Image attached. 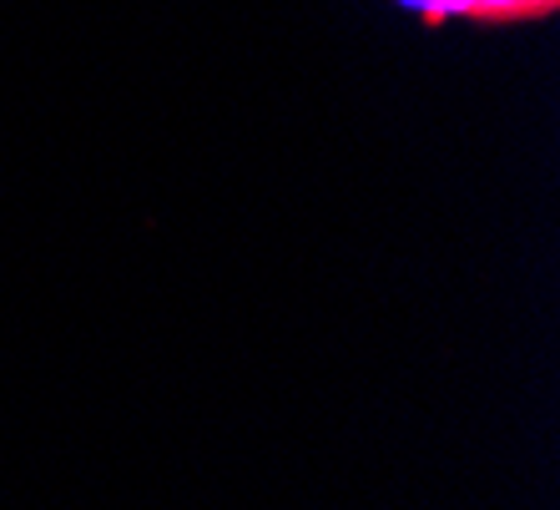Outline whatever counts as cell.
<instances>
[{
    "label": "cell",
    "instance_id": "2",
    "mask_svg": "<svg viewBox=\"0 0 560 510\" xmlns=\"http://www.w3.org/2000/svg\"><path fill=\"white\" fill-rule=\"evenodd\" d=\"M405 5H415L430 26H440V21H450V15H469V5H475V0H405Z\"/></svg>",
    "mask_w": 560,
    "mask_h": 510
},
{
    "label": "cell",
    "instance_id": "1",
    "mask_svg": "<svg viewBox=\"0 0 560 510\" xmlns=\"http://www.w3.org/2000/svg\"><path fill=\"white\" fill-rule=\"evenodd\" d=\"M560 0H475L469 21H525V15H550Z\"/></svg>",
    "mask_w": 560,
    "mask_h": 510
}]
</instances>
